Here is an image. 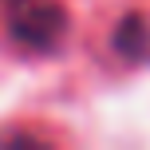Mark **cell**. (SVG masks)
I'll list each match as a JSON object with an SVG mask.
<instances>
[{
	"instance_id": "1",
	"label": "cell",
	"mask_w": 150,
	"mask_h": 150,
	"mask_svg": "<svg viewBox=\"0 0 150 150\" xmlns=\"http://www.w3.org/2000/svg\"><path fill=\"white\" fill-rule=\"evenodd\" d=\"M63 0H0V32L24 55H52L67 40Z\"/></svg>"
},
{
	"instance_id": "2",
	"label": "cell",
	"mask_w": 150,
	"mask_h": 150,
	"mask_svg": "<svg viewBox=\"0 0 150 150\" xmlns=\"http://www.w3.org/2000/svg\"><path fill=\"white\" fill-rule=\"evenodd\" d=\"M111 52L119 55L127 67H138V63L150 59V12H127L111 32Z\"/></svg>"
}]
</instances>
